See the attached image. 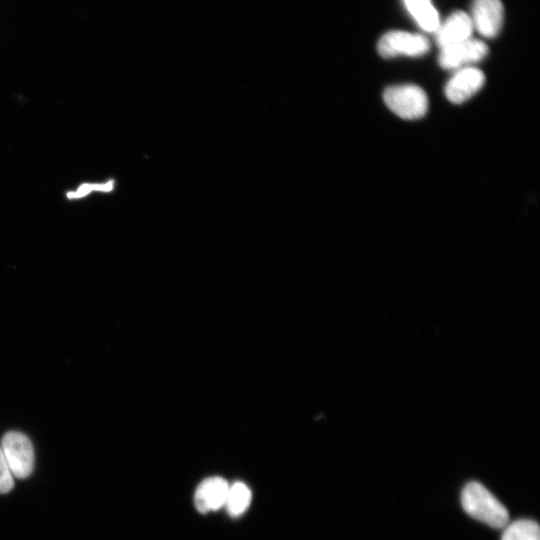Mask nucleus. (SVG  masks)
<instances>
[{
  "mask_svg": "<svg viewBox=\"0 0 540 540\" xmlns=\"http://www.w3.org/2000/svg\"><path fill=\"white\" fill-rule=\"evenodd\" d=\"M464 511L474 519L493 528H503L509 522L505 506L482 484L469 482L461 493Z\"/></svg>",
  "mask_w": 540,
  "mask_h": 540,
  "instance_id": "obj_1",
  "label": "nucleus"
},
{
  "mask_svg": "<svg viewBox=\"0 0 540 540\" xmlns=\"http://www.w3.org/2000/svg\"><path fill=\"white\" fill-rule=\"evenodd\" d=\"M383 100L393 113L407 120L421 118L428 110L426 92L414 84L387 87L383 92Z\"/></svg>",
  "mask_w": 540,
  "mask_h": 540,
  "instance_id": "obj_2",
  "label": "nucleus"
},
{
  "mask_svg": "<svg viewBox=\"0 0 540 540\" xmlns=\"http://www.w3.org/2000/svg\"><path fill=\"white\" fill-rule=\"evenodd\" d=\"M0 447L13 476L28 477L34 468V449L30 439L22 432L11 430L2 438Z\"/></svg>",
  "mask_w": 540,
  "mask_h": 540,
  "instance_id": "obj_3",
  "label": "nucleus"
},
{
  "mask_svg": "<svg viewBox=\"0 0 540 540\" xmlns=\"http://www.w3.org/2000/svg\"><path fill=\"white\" fill-rule=\"evenodd\" d=\"M429 47V41L425 36L406 31L387 32L377 44L378 52L384 58L400 55L419 57L427 53Z\"/></svg>",
  "mask_w": 540,
  "mask_h": 540,
  "instance_id": "obj_4",
  "label": "nucleus"
},
{
  "mask_svg": "<svg viewBox=\"0 0 540 540\" xmlns=\"http://www.w3.org/2000/svg\"><path fill=\"white\" fill-rule=\"evenodd\" d=\"M487 54L488 47L483 41L469 38L441 49L439 64L445 69H455L480 61Z\"/></svg>",
  "mask_w": 540,
  "mask_h": 540,
  "instance_id": "obj_5",
  "label": "nucleus"
},
{
  "mask_svg": "<svg viewBox=\"0 0 540 540\" xmlns=\"http://www.w3.org/2000/svg\"><path fill=\"white\" fill-rule=\"evenodd\" d=\"M484 73L474 67L459 69L447 82L445 95L454 104H461L474 96L484 85Z\"/></svg>",
  "mask_w": 540,
  "mask_h": 540,
  "instance_id": "obj_6",
  "label": "nucleus"
},
{
  "mask_svg": "<svg viewBox=\"0 0 540 540\" xmlns=\"http://www.w3.org/2000/svg\"><path fill=\"white\" fill-rule=\"evenodd\" d=\"M473 28L484 37H495L503 23L504 9L501 0H474L472 15Z\"/></svg>",
  "mask_w": 540,
  "mask_h": 540,
  "instance_id": "obj_7",
  "label": "nucleus"
},
{
  "mask_svg": "<svg viewBox=\"0 0 540 540\" xmlns=\"http://www.w3.org/2000/svg\"><path fill=\"white\" fill-rule=\"evenodd\" d=\"M473 24L463 11L452 13L435 31V41L443 49L471 38Z\"/></svg>",
  "mask_w": 540,
  "mask_h": 540,
  "instance_id": "obj_8",
  "label": "nucleus"
},
{
  "mask_svg": "<svg viewBox=\"0 0 540 540\" xmlns=\"http://www.w3.org/2000/svg\"><path fill=\"white\" fill-rule=\"evenodd\" d=\"M229 484L221 477H210L202 481L194 495L196 509L201 513L217 510L224 506Z\"/></svg>",
  "mask_w": 540,
  "mask_h": 540,
  "instance_id": "obj_9",
  "label": "nucleus"
},
{
  "mask_svg": "<svg viewBox=\"0 0 540 540\" xmlns=\"http://www.w3.org/2000/svg\"><path fill=\"white\" fill-rule=\"evenodd\" d=\"M405 7L425 31L435 32L438 28L439 15L431 0H403Z\"/></svg>",
  "mask_w": 540,
  "mask_h": 540,
  "instance_id": "obj_10",
  "label": "nucleus"
},
{
  "mask_svg": "<svg viewBox=\"0 0 540 540\" xmlns=\"http://www.w3.org/2000/svg\"><path fill=\"white\" fill-rule=\"evenodd\" d=\"M251 491L242 482L229 485L224 507L232 516L241 515L250 505Z\"/></svg>",
  "mask_w": 540,
  "mask_h": 540,
  "instance_id": "obj_11",
  "label": "nucleus"
},
{
  "mask_svg": "<svg viewBox=\"0 0 540 540\" xmlns=\"http://www.w3.org/2000/svg\"><path fill=\"white\" fill-rule=\"evenodd\" d=\"M501 540H540V529L534 520L520 519L505 526Z\"/></svg>",
  "mask_w": 540,
  "mask_h": 540,
  "instance_id": "obj_12",
  "label": "nucleus"
},
{
  "mask_svg": "<svg viewBox=\"0 0 540 540\" xmlns=\"http://www.w3.org/2000/svg\"><path fill=\"white\" fill-rule=\"evenodd\" d=\"M14 487L13 475L0 447V493H7Z\"/></svg>",
  "mask_w": 540,
  "mask_h": 540,
  "instance_id": "obj_13",
  "label": "nucleus"
},
{
  "mask_svg": "<svg viewBox=\"0 0 540 540\" xmlns=\"http://www.w3.org/2000/svg\"><path fill=\"white\" fill-rule=\"evenodd\" d=\"M113 188V181L106 182L104 184H83L79 187L77 192L69 193V198H79L82 196H85L86 194H89L91 191L98 190V191H111Z\"/></svg>",
  "mask_w": 540,
  "mask_h": 540,
  "instance_id": "obj_14",
  "label": "nucleus"
}]
</instances>
